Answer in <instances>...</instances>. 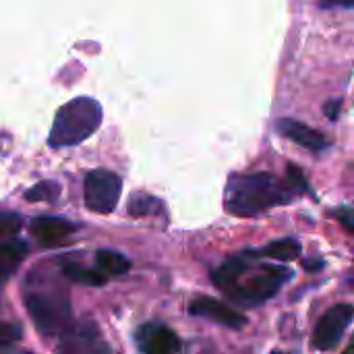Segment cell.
I'll use <instances>...</instances> for the list:
<instances>
[{
  "label": "cell",
  "mask_w": 354,
  "mask_h": 354,
  "mask_svg": "<svg viewBox=\"0 0 354 354\" xmlns=\"http://www.w3.org/2000/svg\"><path fill=\"white\" fill-rule=\"evenodd\" d=\"M292 195L270 174H236L226 187V212L239 218L259 216L290 201Z\"/></svg>",
  "instance_id": "6da1fadb"
},
{
  "label": "cell",
  "mask_w": 354,
  "mask_h": 354,
  "mask_svg": "<svg viewBox=\"0 0 354 354\" xmlns=\"http://www.w3.org/2000/svg\"><path fill=\"white\" fill-rule=\"evenodd\" d=\"M102 122V106L93 97H75L54 116L48 145L54 149L73 147L89 139Z\"/></svg>",
  "instance_id": "7a4b0ae2"
},
{
  "label": "cell",
  "mask_w": 354,
  "mask_h": 354,
  "mask_svg": "<svg viewBox=\"0 0 354 354\" xmlns=\"http://www.w3.org/2000/svg\"><path fill=\"white\" fill-rule=\"evenodd\" d=\"M25 307L35 330L46 338L62 336L71 328L73 315L66 295L31 292L25 297Z\"/></svg>",
  "instance_id": "3957f363"
},
{
  "label": "cell",
  "mask_w": 354,
  "mask_h": 354,
  "mask_svg": "<svg viewBox=\"0 0 354 354\" xmlns=\"http://www.w3.org/2000/svg\"><path fill=\"white\" fill-rule=\"evenodd\" d=\"M122 180L114 172L93 170L85 178L83 199L85 207L93 214H112L120 201Z\"/></svg>",
  "instance_id": "277c9868"
},
{
  "label": "cell",
  "mask_w": 354,
  "mask_h": 354,
  "mask_svg": "<svg viewBox=\"0 0 354 354\" xmlns=\"http://www.w3.org/2000/svg\"><path fill=\"white\" fill-rule=\"evenodd\" d=\"M290 278V272L286 268H266L261 270L259 276H255L253 280H249L247 284H234L230 290V297L241 301V303H247V305H259L268 299H272L278 288Z\"/></svg>",
  "instance_id": "5b68a950"
},
{
  "label": "cell",
  "mask_w": 354,
  "mask_h": 354,
  "mask_svg": "<svg viewBox=\"0 0 354 354\" xmlns=\"http://www.w3.org/2000/svg\"><path fill=\"white\" fill-rule=\"evenodd\" d=\"M353 305L342 303V305H334L332 309L326 311V315L319 319L315 334H313V344L319 351H334L342 336L346 334V330L351 328L353 322Z\"/></svg>",
  "instance_id": "8992f818"
},
{
  "label": "cell",
  "mask_w": 354,
  "mask_h": 354,
  "mask_svg": "<svg viewBox=\"0 0 354 354\" xmlns=\"http://www.w3.org/2000/svg\"><path fill=\"white\" fill-rule=\"evenodd\" d=\"M189 313L195 315V317L214 319L216 324H220V326H224V328H230V330H243V328L247 326L245 315H241V313L234 311L232 307L224 305L222 301H216V299H209V297L195 299V301L189 305Z\"/></svg>",
  "instance_id": "52a82bcc"
},
{
  "label": "cell",
  "mask_w": 354,
  "mask_h": 354,
  "mask_svg": "<svg viewBox=\"0 0 354 354\" xmlns=\"http://www.w3.org/2000/svg\"><path fill=\"white\" fill-rule=\"evenodd\" d=\"M137 346L145 354H174L180 351V338L160 324H145L137 332Z\"/></svg>",
  "instance_id": "ba28073f"
},
{
  "label": "cell",
  "mask_w": 354,
  "mask_h": 354,
  "mask_svg": "<svg viewBox=\"0 0 354 354\" xmlns=\"http://www.w3.org/2000/svg\"><path fill=\"white\" fill-rule=\"evenodd\" d=\"M31 234L39 241V245L44 247H56L62 245L73 232L75 226L62 218H54V216H39L31 222L29 226Z\"/></svg>",
  "instance_id": "9c48e42d"
},
{
  "label": "cell",
  "mask_w": 354,
  "mask_h": 354,
  "mask_svg": "<svg viewBox=\"0 0 354 354\" xmlns=\"http://www.w3.org/2000/svg\"><path fill=\"white\" fill-rule=\"evenodd\" d=\"M278 133L282 137L290 139L292 143H297L305 149H311V151H322L328 147V141L322 133H317L315 129H311L299 120H292V118L278 120Z\"/></svg>",
  "instance_id": "30bf717a"
},
{
  "label": "cell",
  "mask_w": 354,
  "mask_h": 354,
  "mask_svg": "<svg viewBox=\"0 0 354 354\" xmlns=\"http://www.w3.org/2000/svg\"><path fill=\"white\" fill-rule=\"evenodd\" d=\"M27 255V245L25 243H2L0 245V280L10 278L17 268L21 266V261Z\"/></svg>",
  "instance_id": "8fae6325"
},
{
  "label": "cell",
  "mask_w": 354,
  "mask_h": 354,
  "mask_svg": "<svg viewBox=\"0 0 354 354\" xmlns=\"http://www.w3.org/2000/svg\"><path fill=\"white\" fill-rule=\"evenodd\" d=\"M249 270V263L243 259V257H234V259H228L226 263H222L216 272H214V284L220 288V290H230L239 280L241 276Z\"/></svg>",
  "instance_id": "7c38bea8"
},
{
  "label": "cell",
  "mask_w": 354,
  "mask_h": 354,
  "mask_svg": "<svg viewBox=\"0 0 354 354\" xmlns=\"http://www.w3.org/2000/svg\"><path fill=\"white\" fill-rule=\"evenodd\" d=\"M64 336V342H62V351H73L75 348V344L77 342H81L83 346H81V351H93V348H104V346H100L97 342H100V338H97V330L93 328V324H85V326H81V328H77V330H73L71 332V328L62 334Z\"/></svg>",
  "instance_id": "4fadbf2b"
},
{
  "label": "cell",
  "mask_w": 354,
  "mask_h": 354,
  "mask_svg": "<svg viewBox=\"0 0 354 354\" xmlns=\"http://www.w3.org/2000/svg\"><path fill=\"white\" fill-rule=\"evenodd\" d=\"M95 266H97V272L104 274L106 278L108 276H122L131 270V261L118 251H97Z\"/></svg>",
  "instance_id": "5bb4252c"
},
{
  "label": "cell",
  "mask_w": 354,
  "mask_h": 354,
  "mask_svg": "<svg viewBox=\"0 0 354 354\" xmlns=\"http://www.w3.org/2000/svg\"><path fill=\"white\" fill-rule=\"evenodd\" d=\"M255 255L259 257H270L278 261H295L301 255V243L297 239H280L276 243H270Z\"/></svg>",
  "instance_id": "9a60e30c"
},
{
  "label": "cell",
  "mask_w": 354,
  "mask_h": 354,
  "mask_svg": "<svg viewBox=\"0 0 354 354\" xmlns=\"http://www.w3.org/2000/svg\"><path fill=\"white\" fill-rule=\"evenodd\" d=\"M62 274L68 280H73L77 284H85V286H102V284H106V276L104 274L91 272L87 268H83L79 263H71V261L62 263Z\"/></svg>",
  "instance_id": "2e32d148"
},
{
  "label": "cell",
  "mask_w": 354,
  "mask_h": 354,
  "mask_svg": "<svg viewBox=\"0 0 354 354\" xmlns=\"http://www.w3.org/2000/svg\"><path fill=\"white\" fill-rule=\"evenodd\" d=\"M127 209L133 218H149V216H156L162 212V201L151 197V195L139 193V195H133L129 199Z\"/></svg>",
  "instance_id": "e0dca14e"
},
{
  "label": "cell",
  "mask_w": 354,
  "mask_h": 354,
  "mask_svg": "<svg viewBox=\"0 0 354 354\" xmlns=\"http://www.w3.org/2000/svg\"><path fill=\"white\" fill-rule=\"evenodd\" d=\"M58 195H60V187L56 183L41 180L25 193V199L27 201H54V199H58Z\"/></svg>",
  "instance_id": "ac0fdd59"
},
{
  "label": "cell",
  "mask_w": 354,
  "mask_h": 354,
  "mask_svg": "<svg viewBox=\"0 0 354 354\" xmlns=\"http://www.w3.org/2000/svg\"><path fill=\"white\" fill-rule=\"evenodd\" d=\"M21 228H23V218L19 214H10V212L0 214V239L17 236Z\"/></svg>",
  "instance_id": "d6986e66"
},
{
  "label": "cell",
  "mask_w": 354,
  "mask_h": 354,
  "mask_svg": "<svg viewBox=\"0 0 354 354\" xmlns=\"http://www.w3.org/2000/svg\"><path fill=\"white\" fill-rule=\"evenodd\" d=\"M21 338V330L15 324H2L0 322V348H6L15 344Z\"/></svg>",
  "instance_id": "ffe728a7"
},
{
  "label": "cell",
  "mask_w": 354,
  "mask_h": 354,
  "mask_svg": "<svg viewBox=\"0 0 354 354\" xmlns=\"http://www.w3.org/2000/svg\"><path fill=\"white\" fill-rule=\"evenodd\" d=\"M288 178L292 180V187H295L299 193H305V191L309 189L305 174H303V172H301V168H297L295 164H288Z\"/></svg>",
  "instance_id": "44dd1931"
},
{
  "label": "cell",
  "mask_w": 354,
  "mask_h": 354,
  "mask_svg": "<svg viewBox=\"0 0 354 354\" xmlns=\"http://www.w3.org/2000/svg\"><path fill=\"white\" fill-rule=\"evenodd\" d=\"M340 100H334V102H330L328 106H326V114H328V118L330 120H338V114H340Z\"/></svg>",
  "instance_id": "7402d4cb"
},
{
  "label": "cell",
  "mask_w": 354,
  "mask_h": 354,
  "mask_svg": "<svg viewBox=\"0 0 354 354\" xmlns=\"http://www.w3.org/2000/svg\"><path fill=\"white\" fill-rule=\"evenodd\" d=\"M322 4L328 8V6H344V8H351L354 4V0H322Z\"/></svg>",
  "instance_id": "603a6c76"
},
{
  "label": "cell",
  "mask_w": 354,
  "mask_h": 354,
  "mask_svg": "<svg viewBox=\"0 0 354 354\" xmlns=\"http://www.w3.org/2000/svg\"><path fill=\"white\" fill-rule=\"evenodd\" d=\"M338 218H342V224H344L348 230H353V216H351V209H346L344 214H338Z\"/></svg>",
  "instance_id": "cb8c5ba5"
},
{
  "label": "cell",
  "mask_w": 354,
  "mask_h": 354,
  "mask_svg": "<svg viewBox=\"0 0 354 354\" xmlns=\"http://www.w3.org/2000/svg\"><path fill=\"white\" fill-rule=\"evenodd\" d=\"M309 270H322V263H307Z\"/></svg>",
  "instance_id": "d4e9b609"
}]
</instances>
